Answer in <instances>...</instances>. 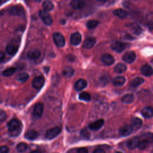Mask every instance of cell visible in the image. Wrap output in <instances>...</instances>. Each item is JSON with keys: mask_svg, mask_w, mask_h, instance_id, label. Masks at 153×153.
Wrapping results in <instances>:
<instances>
[{"mask_svg": "<svg viewBox=\"0 0 153 153\" xmlns=\"http://www.w3.org/2000/svg\"><path fill=\"white\" fill-rule=\"evenodd\" d=\"M9 132L12 136H18L22 130V124L20 120L16 118L11 120L7 124Z\"/></svg>", "mask_w": 153, "mask_h": 153, "instance_id": "obj_1", "label": "cell"}, {"mask_svg": "<svg viewBox=\"0 0 153 153\" xmlns=\"http://www.w3.org/2000/svg\"><path fill=\"white\" fill-rule=\"evenodd\" d=\"M61 132V128L59 127H55L49 129L46 133V137L48 139H53L57 137Z\"/></svg>", "mask_w": 153, "mask_h": 153, "instance_id": "obj_2", "label": "cell"}, {"mask_svg": "<svg viewBox=\"0 0 153 153\" xmlns=\"http://www.w3.org/2000/svg\"><path fill=\"white\" fill-rule=\"evenodd\" d=\"M39 15L41 20L43 21V22L47 25H51L53 23V20L52 18V16L49 15V13L44 10H40L39 12Z\"/></svg>", "mask_w": 153, "mask_h": 153, "instance_id": "obj_3", "label": "cell"}, {"mask_svg": "<svg viewBox=\"0 0 153 153\" xmlns=\"http://www.w3.org/2000/svg\"><path fill=\"white\" fill-rule=\"evenodd\" d=\"M43 109L44 106L43 104L41 103H37L33 109V115L35 118H40L43 113Z\"/></svg>", "mask_w": 153, "mask_h": 153, "instance_id": "obj_4", "label": "cell"}, {"mask_svg": "<svg viewBox=\"0 0 153 153\" xmlns=\"http://www.w3.org/2000/svg\"><path fill=\"white\" fill-rule=\"evenodd\" d=\"M53 40L55 44L60 47H64L65 44V40L63 35L59 33H55L53 34Z\"/></svg>", "mask_w": 153, "mask_h": 153, "instance_id": "obj_5", "label": "cell"}, {"mask_svg": "<svg viewBox=\"0 0 153 153\" xmlns=\"http://www.w3.org/2000/svg\"><path fill=\"white\" fill-rule=\"evenodd\" d=\"M45 83V79L43 76L36 77L33 81V86L37 90H39L43 87Z\"/></svg>", "mask_w": 153, "mask_h": 153, "instance_id": "obj_6", "label": "cell"}, {"mask_svg": "<svg viewBox=\"0 0 153 153\" xmlns=\"http://www.w3.org/2000/svg\"><path fill=\"white\" fill-rule=\"evenodd\" d=\"M10 13L15 16H24L25 15V9L21 5H16L11 7Z\"/></svg>", "mask_w": 153, "mask_h": 153, "instance_id": "obj_7", "label": "cell"}, {"mask_svg": "<svg viewBox=\"0 0 153 153\" xmlns=\"http://www.w3.org/2000/svg\"><path fill=\"white\" fill-rule=\"evenodd\" d=\"M111 47L113 50L118 53H121L125 50L127 47V44L120 41H115L111 44Z\"/></svg>", "mask_w": 153, "mask_h": 153, "instance_id": "obj_8", "label": "cell"}, {"mask_svg": "<svg viewBox=\"0 0 153 153\" xmlns=\"http://www.w3.org/2000/svg\"><path fill=\"white\" fill-rule=\"evenodd\" d=\"M136 59V54L133 51H129L125 53L123 56V60L127 63L131 64L135 61Z\"/></svg>", "mask_w": 153, "mask_h": 153, "instance_id": "obj_9", "label": "cell"}, {"mask_svg": "<svg viewBox=\"0 0 153 153\" xmlns=\"http://www.w3.org/2000/svg\"><path fill=\"white\" fill-rule=\"evenodd\" d=\"M140 141V138L137 136L133 137L130 139L127 142V146L129 149H135L136 147H138Z\"/></svg>", "mask_w": 153, "mask_h": 153, "instance_id": "obj_10", "label": "cell"}, {"mask_svg": "<svg viewBox=\"0 0 153 153\" xmlns=\"http://www.w3.org/2000/svg\"><path fill=\"white\" fill-rule=\"evenodd\" d=\"M96 43V39L94 37H89L84 41L83 47L84 49H91L92 48Z\"/></svg>", "mask_w": 153, "mask_h": 153, "instance_id": "obj_11", "label": "cell"}, {"mask_svg": "<svg viewBox=\"0 0 153 153\" xmlns=\"http://www.w3.org/2000/svg\"><path fill=\"white\" fill-rule=\"evenodd\" d=\"M81 41V35L79 33H74L70 37V43L74 46L78 45Z\"/></svg>", "mask_w": 153, "mask_h": 153, "instance_id": "obj_12", "label": "cell"}, {"mask_svg": "<svg viewBox=\"0 0 153 153\" xmlns=\"http://www.w3.org/2000/svg\"><path fill=\"white\" fill-rule=\"evenodd\" d=\"M104 124L103 119H99L97 121L92 123L89 124V127L92 130H98L100 129Z\"/></svg>", "mask_w": 153, "mask_h": 153, "instance_id": "obj_13", "label": "cell"}, {"mask_svg": "<svg viewBox=\"0 0 153 153\" xmlns=\"http://www.w3.org/2000/svg\"><path fill=\"white\" fill-rule=\"evenodd\" d=\"M140 72L143 75L146 77H150L153 74V68L150 65L145 64L141 67Z\"/></svg>", "mask_w": 153, "mask_h": 153, "instance_id": "obj_14", "label": "cell"}, {"mask_svg": "<svg viewBox=\"0 0 153 153\" xmlns=\"http://www.w3.org/2000/svg\"><path fill=\"white\" fill-rule=\"evenodd\" d=\"M133 129L130 125H125L120 129L119 133L122 136H127L130 135Z\"/></svg>", "mask_w": 153, "mask_h": 153, "instance_id": "obj_15", "label": "cell"}, {"mask_svg": "<svg viewBox=\"0 0 153 153\" xmlns=\"http://www.w3.org/2000/svg\"><path fill=\"white\" fill-rule=\"evenodd\" d=\"M142 125V121L138 117H133L131 120V126L133 130H137L139 129Z\"/></svg>", "mask_w": 153, "mask_h": 153, "instance_id": "obj_16", "label": "cell"}, {"mask_svg": "<svg viewBox=\"0 0 153 153\" xmlns=\"http://www.w3.org/2000/svg\"><path fill=\"white\" fill-rule=\"evenodd\" d=\"M101 61L106 65H111L115 62L114 57L109 54H105L101 58Z\"/></svg>", "mask_w": 153, "mask_h": 153, "instance_id": "obj_17", "label": "cell"}, {"mask_svg": "<svg viewBox=\"0 0 153 153\" xmlns=\"http://www.w3.org/2000/svg\"><path fill=\"white\" fill-rule=\"evenodd\" d=\"M70 5L71 7L75 10H80L83 9L86 6V4L83 1H77V0H74L70 3Z\"/></svg>", "mask_w": 153, "mask_h": 153, "instance_id": "obj_18", "label": "cell"}, {"mask_svg": "<svg viewBox=\"0 0 153 153\" xmlns=\"http://www.w3.org/2000/svg\"><path fill=\"white\" fill-rule=\"evenodd\" d=\"M19 47L14 44H9L6 46V52L11 56H14L18 52Z\"/></svg>", "mask_w": 153, "mask_h": 153, "instance_id": "obj_19", "label": "cell"}, {"mask_svg": "<svg viewBox=\"0 0 153 153\" xmlns=\"http://www.w3.org/2000/svg\"><path fill=\"white\" fill-rule=\"evenodd\" d=\"M28 58L32 60H36L38 59L41 56V52L39 50L35 49L31 50L28 52L27 55Z\"/></svg>", "mask_w": 153, "mask_h": 153, "instance_id": "obj_20", "label": "cell"}, {"mask_svg": "<svg viewBox=\"0 0 153 153\" xmlns=\"http://www.w3.org/2000/svg\"><path fill=\"white\" fill-rule=\"evenodd\" d=\"M141 114L143 117L146 118H150L153 117V108L151 106H146L142 109Z\"/></svg>", "mask_w": 153, "mask_h": 153, "instance_id": "obj_21", "label": "cell"}, {"mask_svg": "<svg viewBox=\"0 0 153 153\" xmlns=\"http://www.w3.org/2000/svg\"><path fill=\"white\" fill-rule=\"evenodd\" d=\"M87 85V81L84 79H80L77 80L74 85V88L77 91H81L86 87Z\"/></svg>", "mask_w": 153, "mask_h": 153, "instance_id": "obj_22", "label": "cell"}, {"mask_svg": "<svg viewBox=\"0 0 153 153\" xmlns=\"http://www.w3.org/2000/svg\"><path fill=\"white\" fill-rule=\"evenodd\" d=\"M25 136L27 139L33 140L37 137L38 133L34 130H30L26 132Z\"/></svg>", "mask_w": 153, "mask_h": 153, "instance_id": "obj_23", "label": "cell"}, {"mask_svg": "<svg viewBox=\"0 0 153 153\" xmlns=\"http://www.w3.org/2000/svg\"><path fill=\"white\" fill-rule=\"evenodd\" d=\"M126 81V79L123 76H117L112 80V84L115 86H121Z\"/></svg>", "mask_w": 153, "mask_h": 153, "instance_id": "obj_24", "label": "cell"}, {"mask_svg": "<svg viewBox=\"0 0 153 153\" xmlns=\"http://www.w3.org/2000/svg\"><path fill=\"white\" fill-rule=\"evenodd\" d=\"M113 13L115 16L121 18V19H124L127 17V12L123 9H116L113 12Z\"/></svg>", "mask_w": 153, "mask_h": 153, "instance_id": "obj_25", "label": "cell"}, {"mask_svg": "<svg viewBox=\"0 0 153 153\" xmlns=\"http://www.w3.org/2000/svg\"><path fill=\"white\" fill-rule=\"evenodd\" d=\"M135 100V96L133 94H127L123 96L121 98V101L124 103H131Z\"/></svg>", "mask_w": 153, "mask_h": 153, "instance_id": "obj_26", "label": "cell"}, {"mask_svg": "<svg viewBox=\"0 0 153 153\" xmlns=\"http://www.w3.org/2000/svg\"><path fill=\"white\" fill-rule=\"evenodd\" d=\"M42 7L44 11L48 12L54 9V4H53L52 2L50 1H45L43 2L42 4Z\"/></svg>", "mask_w": 153, "mask_h": 153, "instance_id": "obj_27", "label": "cell"}, {"mask_svg": "<svg viewBox=\"0 0 153 153\" xmlns=\"http://www.w3.org/2000/svg\"><path fill=\"white\" fill-rule=\"evenodd\" d=\"M127 69V67L126 65L122 63L118 64L114 68V71L116 73H123Z\"/></svg>", "mask_w": 153, "mask_h": 153, "instance_id": "obj_28", "label": "cell"}, {"mask_svg": "<svg viewBox=\"0 0 153 153\" xmlns=\"http://www.w3.org/2000/svg\"><path fill=\"white\" fill-rule=\"evenodd\" d=\"M63 75L66 77H70L74 74V69L71 67H67L64 68L62 71Z\"/></svg>", "mask_w": 153, "mask_h": 153, "instance_id": "obj_29", "label": "cell"}, {"mask_svg": "<svg viewBox=\"0 0 153 153\" xmlns=\"http://www.w3.org/2000/svg\"><path fill=\"white\" fill-rule=\"evenodd\" d=\"M144 82V79L141 77H136L133 79L130 83V85L133 87H137L143 84Z\"/></svg>", "mask_w": 153, "mask_h": 153, "instance_id": "obj_30", "label": "cell"}, {"mask_svg": "<svg viewBox=\"0 0 153 153\" xmlns=\"http://www.w3.org/2000/svg\"><path fill=\"white\" fill-rule=\"evenodd\" d=\"M29 78V74L27 72H22L17 76V79L21 82H25Z\"/></svg>", "mask_w": 153, "mask_h": 153, "instance_id": "obj_31", "label": "cell"}, {"mask_svg": "<svg viewBox=\"0 0 153 153\" xmlns=\"http://www.w3.org/2000/svg\"><path fill=\"white\" fill-rule=\"evenodd\" d=\"M79 99L84 101H90L91 99V96L89 93L84 92L80 93Z\"/></svg>", "mask_w": 153, "mask_h": 153, "instance_id": "obj_32", "label": "cell"}, {"mask_svg": "<svg viewBox=\"0 0 153 153\" xmlns=\"http://www.w3.org/2000/svg\"><path fill=\"white\" fill-rule=\"evenodd\" d=\"M150 143H151V142L149 141H148V140L145 139H140L138 148L140 149H144L146 148H147Z\"/></svg>", "mask_w": 153, "mask_h": 153, "instance_id": "obj_33", "label": "cell"}, {"mask_svg": "<svg viewBox=\"0 0 153 153\" xmlns=\"http://www.w3.org/2000/svg\"><path fill=\"white\" fill-rule=\"evenodd\" d=\"M28 148V145L25 142H21L16 146V149L19 152H25Z\"/></svg>", "mask_w": 153, "mask_h": 153, "instance_id": "obj_34", "label": "cell"}, {"mask_svg": "<svg viewBox=\"0 0 153 153\" xmlns=\"http://www.w3.org/2000/svg\"><path fill=\"white\" fill-rule=\"evenodd\" d=\"M16 71V68L14 67H11V68H9L6 69H5L3 72V75L4 76L6 77H9L12 75Z\"/></svg>", "mask_w": 153, "mask_h": 153, "instance_id": "obj_35", "label": "cell"}, {"mask_svg": "<svg viewBox=\"0 0 153 153\" xmlns=\"http://www.w3.org/2000/svg\"><path fill=\"white\" fill-rule=\"evenodd\" d=\"M99 24V21L96 20H90L87 22L86 25L89 29H93L96 28Z\"/></svg>", "mask_w": 153, "mask_h": 153, "instance_id": "obj_36", "label": "cell"}, {"mask_svg": "<svg viewBox=\"0 0 153 153\" xmlns=\"http://www.w3.org/2000/svg\"><path fill=\"white\" fill-rule=\"evenodd\" d=\"M142 139H145L149 141L151 143L153 142V133H146L142 136Z\"/></svg>", "mask_w": 153, "mask_h": 153, "instance_id": "obj_37", "label": "cell"}, {"mask_svg": "<svg viewBox=\"0 0 153 153\" xmlns=\"http://www.w3.org/2000/svg\"><path fill=\"white\" fill-rule=\"evenodd\" d=\"M132 30H133V33H135L136 34H139L141 33V31H142L141 28L137 25L133 26L132 27Z\"/></svg>", "mask_w": 153, "mask_h": 153, "instance_id": "obj_38", "label": "cell"}, {"mask_svg": "<svg viewBox=\"0 0 153 153\" xmlns=\"http://www.w3.org/2000/svg\"><path fill=\"white\" fill-rule=\"evenodd\" d=\"M6 117H7L6 113L3 110L0 111V120H1V121L3 122L6 118Z\"/></svg>", "mask_w": 153, "mask_h": 153, "instance_id": "obj_39", "label": "cell"}, {"mask_svg": "<svg viewBox=\"0 0 153 153\" xmlns=\"http://www.w3.org/2000/svg\"><path fill=\"white\" fill-rule=\"evenodd\" d=\"M9 148L7 146H2L0 148V153H9Z\"/></svg>", "mask_w": 153, "mask_h": 153, "instance_id": "obj_40", "label": "cell"}, {"mask_svg": "<svg viewBox=\"0 0 153 153\" xmlns=\"http://www.w3.org/2000/svg\"><path fill=\"white\" fill-rule=\"evenodd\" d=\"M77 153H89V152L86 148H80L77 149Z\"/></svg>", "mask_w": 153, "mask_h": 153, "instance_id": "obj_41", "label": "cell"}, {"mask_svg": "<svg viewBox=\"0 0 153 153\" xmlns=\"http://www.w3.org/2000/svg\"><path fill=\"white\" fill-rule=\"evenodd\" d=\"M93 153H105V151L103 149H101V148H98V149H96Z\"/></svg>", "mask_w": 153, "mask_h": 153, "instance_id": "obj_42", "label": "cell"}, {"mask_svg": "<svg viewBox=\"0 0 153 153\" xmlns=\"http://www.w3.org/2000/svg\"><path fill=\"white\" fill-rule=\"evenodd\" d=\"M148 27L149 28V30L151 31H152L153 30V21H151V22H149L148 24Z\"/></svg>", "mask_w": 153, "mask_h": 153, "instance_id": "obj_43", "label": "cell"}, {"mask_svg": "<svg viewBox=\"0 0 153 153\" xmlns=\"http://www.w3.org/2000/svg\"><path fill=\"white\" fill-rule=\"evenodd\" d=\"M0 58H1V62L3 61V59L4 58V54L3 52L1 53V55H0Z\"/></svg>", "mask_w": 153, "mask_h": 153, "instance_id": "obj_44", "label": "cell"}, {"mask_svg": "<svg viewBox=\"0 0 153 153\" xmlns=\"http://www.w3.org/2000/svg\"><path fill=\"white\" fill-rule=\"evenodd\" d=\"M30 153H41L40 151H38V150H34V151H31Z\"/></svg>", "mask_w": 153, "mask_h": 153, "instance_id": "obj_45", "label": "cell"}, {"mask_svg": "<svg viewBox=\"0 0 153 153\" xmlns=\"http://www.w3.org/2000/svg\"><path fill=\"white\" fill-rule=\"evenodd\" d=\"M115 153H122L121 152H120V151H118V152H115Z\"/></svg>", "mask_w": 153, "mask_h": 153, "instance_id": "obj_46", "label": "cell"}]
</instances>
